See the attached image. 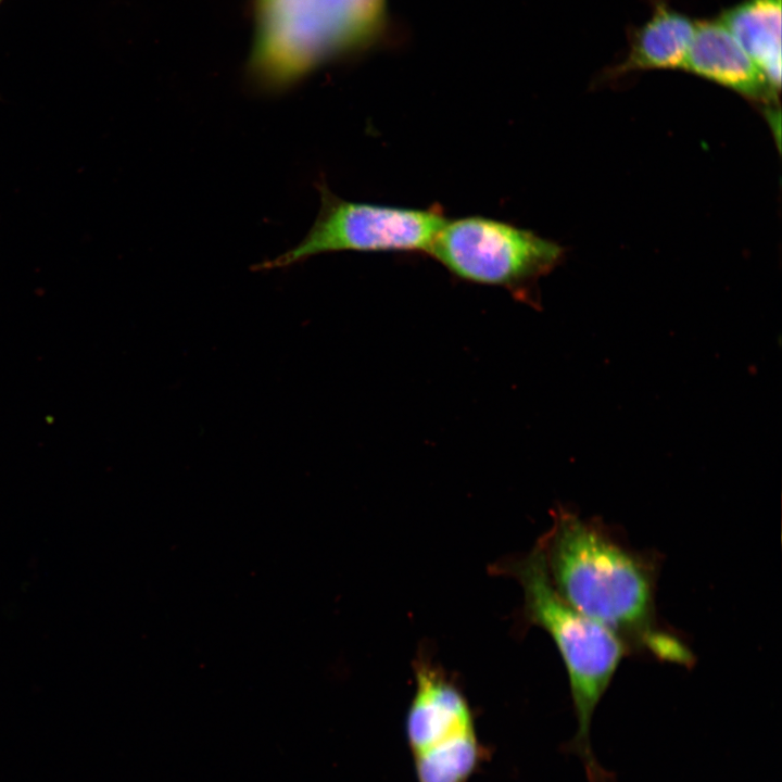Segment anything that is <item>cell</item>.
<instances>
[{"label":"cell","mask_w":782,"mask_h":782,"mask_svg":"<svg viewBox=\"0 0 782 782\" xmlns=\"http://www.w3.org/2000/svg\"><path fill=\"white\" fill-rule=\"evenodd\" d=\"M696 23L656 0L651 17L630 36L628 54L609 70L613 77L635 71L683 68Z\"/></svg>","instance_id":"8"},{"label":"cell","mask_w":782,"mask_h":782,"mask_svg":"<svg viewBox=\"0 0 782 782\" xmlns=\"http://www.w3.org/2000/svg\"><path fill=\"white\" fill-rule=\"evenodd\" d=\"M384 12L386 0H256L251 86L267 93L292 87L371 41Z\"/></svg>","instance_id":"2"},{"label":"cell","mask_w":782,"mask_h":782,"mask_svg":"<svg viewBox=\"0 0 782 782\" xmlns=\"http://www.w3.org/2000/svg\"><path fill=\"white\" fill-rule=\"evenodd\" d=\"M1 1H2V0H0V2H1Z\"/></svg>","instance_id":"10"},{"label":"cell","mask_w":782,"mask_h":782,"mask_svg":"<svg viewBox=\"0 0 782 782\" xmlns=\"http://www.w3.org/2000/svg\"><path fill=\"white\" fill-rule=\"evenodd\" d=\"M781 1L743 0L719 21L779 90L781 83Z\"/></svg>","instance_id":"9"},{"label":"cell","mask_w":782,"mask_h":782,"mask_svg":"<svg viewBox=\"0 0 782 782\" xmlns=\"http://www.w3.org/2000/svg\"><path fill=\"white\" fill-rule=\"evenodd\" d=\"M538 543L558 594L613 632L630 654L694 665L692 649L657 613L658 555L634 548L601 518L560 506Z\"/></svg>","instance_id":"1"},{"label":"cell","mask_w":782,"mask_h":782,"mask_svg":"<svg viewBox=\"0 0 782 782\" xmlns=\"http://www.w3.org/2000/svg\"><path fill=\"white\" fill-rule=\"evenodd\" d=\"M320 207L306 236L293 248L263 262L258 269L282 268L311 256L341 251H429L447 218L439 207L426 210L352 202L317 181Z\"/></svg>","instance_id":"4"},{"label":"cell","mask_w":782,"mask_h":782,"mask_svg":"<svg viewBox=\"0 0 782 782\" xmlns=\"http://www.w3.org/2000/svg\"><path fill=\"white\" fill-rule=\"evenodd\" d=\"M428 253L461 279L526 295L540 277L555 267L563 250L506 222L468 216L447 219Z\"/></svg>","instance_id":"5"},{"label":"cell","mask_w":782,"mask_h":782,"mask_svg":"<svg viewBox=\"0 0 782 782\" xmlns=\"http://www.w3.org/2000/svg\"><path fill=\"white\" fill-rule=\"evenodd\" d=\"M683 68L754 100L777 98L778 89L719 20L696 23Z\"/></svg>","instance_id":"7"},{"label":"cell","mask_w":782,"mask_h":782,"mask_svg":"<svg viewBox=\"0 0 782 782\" xmlns=\"http://www.w3.org/2000/svg\"><path fill=\"white\" fill-rule=\"evenodd\" d=\"M510 572L524 591L526 619L547 632L565 664L578 721L576 748L591 779L598 782L602 773L591 752L590 726L621 660L630 653L613 632L578 611L558 594L539 543L527 556L510 565Z\"/></svg>","instance_id":"3"},{"label":"cell","mask_w":782,"mask_h":782,"mask_svg":"<svg viewBox=\"0 0 782 782\" xmlns=\"http://www.w3.org/2000/svg\"><path fill=\"white\" fill-rule=\"evenodd\" d=\"M405 733L416 782H469L484 756L466 697L427 664L416 670Z\"/></svg>","instance_id":"6"}]
</instances>
